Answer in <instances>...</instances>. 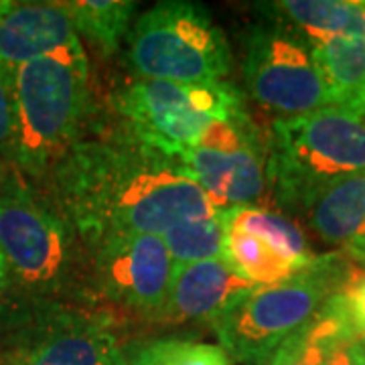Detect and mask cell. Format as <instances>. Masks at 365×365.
<instances>
[{
    "mask_svg": "<svg viewBox=\"0 0 365 365\" xmlns=\"http://www.w3.org/2000/svg\"><path fill=\"white\" fill-rule=\"evenodd\" d=\"M47 181V205L88 248L114 235H165L217 209L179 160L140 143L126 128L79 138Z\"/></svg>",
    "mask_w": 365,
    "mask_h": 365,
    "instance_id": "1",
    "label": "cell"
},
{
    "mask_svg": "<svg viewBox=\"0 0 365 365\" xmlns=\"http://www.w3.org/2000/svg\"><path fill=\"white\" fill-rule=\"evenodd\" d=\"M11 88V165L23 177L43 181L76 146L86 124L90 63L81 41L19 66Z\"/></svg>",
    "mask_w": 365,
    "mask_h": 365,
    "instance_id": "2",
    "label": "cell"
},
{
    "mask_svg": "<svg viewBox=\"0 0 365 365\" xmlns=\"http://www.w3.org/2000/svg\"><path fill=\"white\" fill-rule=\"evenodd\" d=\"M361 272L345 254L317 256L284 282L254 288L211 327L225 355L240 364L268 365L274 353L313 323L327 302Z\"/></svg>",
    "mask_w": 365,
    "mask_h": 365,
    "instance_id": "3",
    "label": "cell"
},
{
    "mask_svg": "<svg viewBox=\"0 0 365 365\" xmlns=\"http://www.w3.org/2000/svg\"><path fill=\"white\" fill-rule=\"evenodd\" d=\"M268 170L280 205L300 213L325 187L365 173V118L333 106L278 118L268 136Z\"/></svg>",
    "mask_w": 365,
    "mask_h": 365,
    "instance_id": "4",
    "label": "cell"
},
{
    "mask_svg": "<svg viewBox=\"0 0 365 365\" xmlns=\"http://www.w3.org/2000/svg\"><path fill=\"white\" fill-rule=\"evenodd\" d=\"M76 235L31 191L13 165H0V254L26 300H53L73 274Z\"/></svg>",
    "mask_w": 365,
    "mask_h": 365,
    "instance_id": "5",
    "label": "cell"
},
{
    "mask_svg": "<svg viewBox=\"0 0 365 365\" xmlns=\"http://www.w3.org/2000/svg\"><path fill=\"white\" fill-rule=\"evenodd\" d=\"M128 63L140 79L222 81L232 67L223 31L197 2H160L132 23Z\"/></svg>",
    "mask_w": 365,
    "mask_h": 365,
    "instance_id": "6",
    "label": "cell"
},
{
    "mask_svg": "<svg viewBox=\"0 0 365 365\" xmlns=\"http://www.w3.org/2000/svg\"><path fill=\"white\" fill-rule=\"evenodd\" d=\"M116 110L132 136L175 160L201 143L215 122L248 114L232 83L140 78L120 90Z\"/></svg>",
    "mask_w": 365,
    "mask_h": 365,
    "instance_id": "7",
    "label": "cell"
},
{
    "mask_svg": "<svg viewBox=\"0 0 365 365\" xmlns=\"http://www.w3.org/2000/svg\"><path fill=\"white\" fill-rule=\"evenodd\" d=\"M13 317L2 365H116L122 355L114 321L102 311L33 300Z\"/></svg>",
    "mask_w": 365,
    "mask_h": 365,
    "instance_id": "8",
    "label": "cell"
},
{
    "mask_svg": "<svg viewBox=\"0 0 365 365\" xmlns=\"http://www.w3.org/2000/svg\"><path fill=\"white\" fill-rule=\"evenodd\" d=\"M177 160L222 211L258 203L270 182L268 138L258 134L248 114L215 122L201 143Z\"/></svg>",
    "mask_w": 365,
    "mask_h": 365,
    "instance_id": "9",
    "label": "cell"
},
{
    "mask_svg": "<svg viewBox=\"0 0 365 365\" xmlns=\"http://www.w3.org/2000/svg\"><path fill=\"white\" fill-rule=\"evenodd\" d=\"M244 78L250 96L282 118L329 106L309 43L280 26H256L246 41Z\"/></svg>",
    "mask_w": 365,
    "mask_h": 365,
    "instance_id": "10",
    "label": "cell"
},
{
    "mask_svg": "<svg viewBox=\"0 0 365 365\" xmlns=\"http://www.w3.org/2000/svg\"><path fill=\"white\" fill-rule=\"evenodd\" d=\"M91 252V282L100 297L118 309L157 321L175 274L163 235H114Z\"/></svg>",
    "mask_w": 365,
    "mask_h": 365,
    "instance_id": "11",
    "label": "cell"
},
{
    "mask_svg": "<svg viewBox=\"0 0 365 365\" xmlns=\"http://www.w3.org/2000/svg\"><path fill=\"white\" fill-rule=\"evenodd\" d=\"M254 288L225 258L175 266L167 302L157 321L170 325L205 321L213 325Z\"/></svg>",
    "mask_w": 365,
    "mask_h": 365,
    "instance_id": "12",
    "label": "cell"
},
{
    "mask_svg": "<svg viewBox=\"0 0 365 365\" xmlns=\"http://www.w3.org/2000/svg\"><path fill=\"white\" fill-rule=\"evenodd\" d=\"M78 41L66 2L0 0V67L9 76L26 61Z\"/></svg>",
    "mask_w": 365,
    "mask_h": 365,
    "instance_id": "13",
    "label": "cell"
},
{
    "mask_svg": "<svg viewBox=\"0 0 365 365\" xmlns=\"http://www.w3.org/2000/svg\"><path fill=\"white\" fill-rule=\"evenodd\" d=\"M329 106L365 118V37L309 43Z\"/></svg>",
    "mask_w": 365,
    "mask_h": 365,
    "instance_id": "14",
    "label": "cell"
},
{
    "mask_svg": "<svg viewBox=\"0 0 365 365\" xmlns=\"http://www.w3.org/2000/svg\"><path fill=\"white\" fill-rule=\"evenodd\" d=\"M300 213L321 242L345 248L365 227V173L325 187Z\"/></svg>",
    "mask_w": 365,
    "mask_h": 365,
    "instance_id": "15",
    "label": "cell"
},
{
    "mask_svg": "<svg viewBox=\"0 0 365 365\" xmlns=\"http://www.w3.org/2000/svg\"><path fill=\"white\" fill-rule=\"evenodd\" d=\"M355 337L357 335L343 304V292H339L327 302L313 323H309L274 353L268 365H325L327 357L337 345Z\"/></svg>",
    "mask_w": 365,
    "mask_h": 365,
    "instance_id": "16",
    "label": "cell"
},
{
    "mask_svg": "<svg viewBox=\"0 0 365 365\" xmlns=\"http://www.w3.org/2000/svg\"><path fill=\"white\" fill-rule=\"evenodd\" d=\"M272 9L304 31L309 43L365 37V2L359 0H284Z\"/></svg>",
    "mask_w": 365,
    "mask_h": 365,
    "instance_id": "17",
    "label": "cell"
},
{
    "mask_svg": "<svg viewBox=\"0 0 365 365\" xmlns=\"http://www.w3.org/2000/svg\"><path fill=\"white\" fill-rule=\"evenodd\" d=\"M222 213L227 230H237L260 237L264 244H268L274 252L292 262L300 270H304L317 258L309 248L307 235L302 234V230L278 211L258 207V205H246V207L223 209Z\"/></svg>",
    "mask_w": 365,
    "mask_h": 365,
    "instance_id": "18",
    "label": "cell"
},
{
    "mask_svg": "<svg viewBox=\"0 0 365 365\" xmlns=\"http://www.w3.org/2000/svg\"><path fill=\"white\" fill-rule=\"evenodd\" d=\"M66 9L76 33L93 43L102 55H114L120 49V41L128 37L136 2L130 0H81L66 2Z\"/></svg>",
    "mask_w": 365,
    "mask_h": 365,
    "instance_id": "19",
    "label": "cell"
},
{
    "mask_svg": "<svg viewBox=\"0 0 365 365\" xmlns=\"http://www.w3.org/2000/svg\"><path fill=\"white\" fill-rule=\"evenodd\" d=\"M225 223L223 213L217 211L207 220L187 222L163 235L175 266L215 260L225 254Z\"/></svg>",
    "mask_w": 365,
    "mask_h": 365,
    "instance_id": "20",
    "label": "cell"
},
{
    "mask_svg": "<svg viewBox=\"0 0 365 365\" xmlns=\"http://www.w3.org/2000/svg\"><path fill=\"white\" fill-rule=\"evenodd\" d=\"M148 365H230L222 347L182 339H160L138 345Z\"/></svg>",
    "mask_w": 365,
    "mask_h": 365,
    "instance_id": "21",
    "label": "cell"
},
{
    "mask_svg": "<svg viewBox=\"0 0 365 365\" xmlns=\"http://www.w3.org/2000/svg\"><path fill=\"white\" fill-rule=\"evenodd\" d=\"M13 130L14 114L11 76L0 67V165H11Z\"/></svg>",
    "mask_w": 365,
    "mask_h": 365,
    "instance_id": "22",
    "label": "cell"
},
{
    "mask_svg": "<svg viewBox=\"0 0 365 365\" xmlns=\"http://www.w3.org/2000/svg\"><path fill=\"white\" fill-rule=\"evenodd\" d=\"M343 304L355 335L365 341V272L343 290Z\"/></svg>",
    "mask_w": 365,
    "mask_h": 365,
    "instance_id": "23",
    "label": "cell"
},
{
    "mask_svg": "<svg viewBox=\"0 0 365 365\" xmlns=\"http://www.w3.org/2000/svg\"><path fill=\"white\" fill-rule=\"evenodd\" d=\"M325 365H365V341L359 337L343 341L327 357Z\"/></svg>",
    "mask_w": 365,
    "mask_h": 365,
    "instance_id": "24",
    "label": "cell"
},
{
    "mask_svg": "<svg viewBox=\"0 0 365 365\" xmlns=\"http://www.w3.org/2000/svg\"><path fill=\"white\" fill-rule=\"evenodd\" d=\"M116 365H148L144 361L143 353H140V347L134 345V347H128V349H122V355L118 359Z\"/></svg>",
    "mask_w": 365,
    "mask_h": 365,
    "instance_id": "25",
    "label": "cell"
},
{
    "mask_svg": "<svg viewBox=\"0 0 365 365\" xmlns=\"http://www.w3.org/2000/svg\"><path fill=\"white\" fill-rule=\"evenodd\" d=\"M9 290H13V284H11V274H9V268H6V262L0 254V300H4V297L9 294Z\"/></svg>",
    "mask_w": 365,
    "mask_h": 365,
    "instance_id": "26",
    "label": "cell"
}]
</instances>
